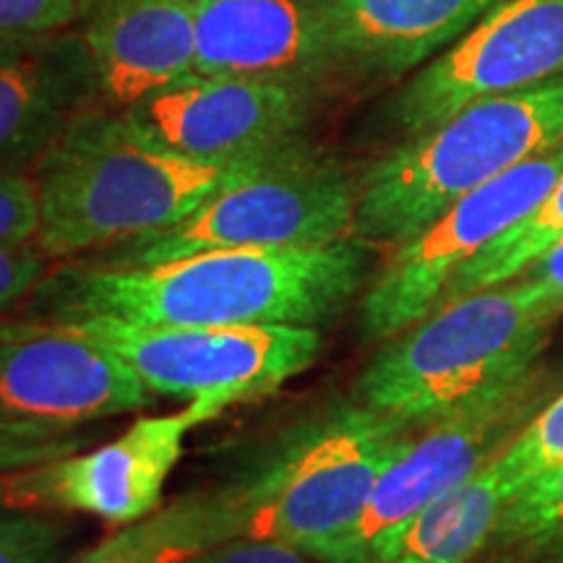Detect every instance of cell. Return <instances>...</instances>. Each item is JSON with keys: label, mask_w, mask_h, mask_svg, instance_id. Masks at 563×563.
<instances>
[{"label": "cell", "mask_w": 563, "mask_h": 563, "mask_svg": "<svg viewBox=\"0 0 563 563\" xmlns=\"http://www.w3.org/2000/svg\"><path fill=\"white\" fill-rule=\"evenodd\" d=\"M382 249L347 235L321 245L224 249L157 266L63 264L24 302V319H110L136 327H313L363 298Z\"/></svg>", "instance_id": "6da1fadb"}, {"label": "cell", "mask_w": 563, "mask_h": 563, "mask_svg": "<svg viewBox=\"0 0 563 563\" xmlns=\"http://www.w3.org/2000/svg\"><path fill=\"white\" fill-rule=\"evenodd\" d=\"M279 150L230 162L188 159L146 144L121 112L91 102L32 167L40 203L34 243L53 262H70L150 238L262 170Z\"/></svg>", "instance_id": "7a4b0ae2"}, {"label": "cell", "mask_w": 563, "mask_h": 563, "mask_svg": "<svg viewBox=\"0 0 563 563\" xmlns=\"http://www.w3.org/2000/svg\"><path fill=\"white\" fill-rule=\"evenodd\" d=\"M418 433L355 397L313 407L222 483L238 514V538L279 540L313 559L355 527L376 483Z\"/></svg>", "instance_id": "3957f363"}, {"label": "cell", "mask_w": 563, "mask_h": 563, "mask_svg": "<svg viewBox=\"0 0 563 563\" xmlns=\"http://www.w3.org/2000/svg\"><path fill=\"white\" fill-rule=\"evenodd\" d=\"M555 321L522 277L441 302L382 342L352 397L422 431L538 368Z\"/></svg>", "instance_id": "277c9868"}, {"label": "cell", "mask_w": 563, "mask_h": 563, "mask_svg": "<svg viewBox=\"0 0 563 563\" xmlns=\"http://www.w3.org/2000/svg\"><path fill=\"white\" fill-rule=\"evenodd\" d=\"M563 141V76L477 100L361 170L352 235L397 249L464 194Z\"/></svg>", "instance_id": "5b68a950"}, {"label": "cell", "mask_w": 563, "mask_h": 563, "mask_svg": "<svg viewBox=\"0 0 563 563\" xmlns=\"http://www.w3.org/2000/svg\"><path fill=\"white\" fill-rule=\"evenodd\" d=\"M361 173L311 139L282 146L262 170L224 188L191 217L104 251L108 266H157L207 251L321 245L352 235Z\"/></svg>", "instance_id": "8992f818"}, {"label": "cell", "mask_w": 563, "mask_h": 563, "mask_svg": "<svg viewBox=\"0 0 563 563\" xmlns=\"http://www.w3.org/2000/svg\"><path fill=\"white\" fill-rule=\"evenodd\" d=\"M115 352L154 394L188 397L209 420L232 405L269 397L319 361L313 327H136L89 319L60 323Z\"/></svg>", "instance_id": "52a82bcc"}, {"label": "cell", "mask_w": 563, "mask_h": 563, "mask_svg": "<svg viewBox=\"0 0 563 563\" xmlns=\"http://www.w3.org/2000/svg\"><path fill=\"white\" fill-rule=\"evenodd\" d=\"M543 365L422 428L376 483L355 527L313 555L319 563H382L399 532L446 490L481 473L553 397Z\"/></svg>", "instance_id": "ba28073f"}, {"label": "cell", "mask_w": 563, "mask_h": 563, "mask_svg": "<svg viewBox=\"0 0 563 563\" xmlns=\"http://www.w3.org/2000/svg\"><path fill=\"white\" fill-rule=\"evenodd\" d=\"M563 175V141L454 201L439 220L391 249L357 300V340L382 344L426 319L462 264L522 222Z\"/></svg>", "instance_id": "9c48e42d"}, {"label": "cell", "mask_w": 563, "mask_h": 563, "mask_svg": "<svg viewBox=\"0 0 563 563\" xmlns=\"http://www.w3.org/2000/svg\"><path fill=\"white\" fill-rule=\"evenodd\" d=\"M555 76H563V0H501L394 91L382 129L402 141L485 97Z\"/></svg>", "instance_id": "30bf717a"}, {"label": "cell", "mask_w": 563, "mask_h": 563, "mask_svg": "<svg viewBox=\"0 0 563 563\" xmlns=\"http://www.w3.org/2000/svg\"><path fill=\"white\" fill-rule=\"evenodd\" d=\"M323 91L300 84L191 74L121 110L129 129L157 150L230 162L308 136Z\"/></svg>", "instance_id": "8fae6325"}, {"label": "cell", "mask_w": 563, "mask_h": 563, "mask_svg": "<svg viewBox=\"0 0 563 563\" xmlns=\"http://www.w3.org/2000/svg\"><path fill=\"white\" fill-rule=\"evenodd\" d=\"M201 422L209 418L194 402L170 415L139 418L115 441L3 475V506L89 514L118 527L139 522L162 506L167 477L188 433Z\"/></svg>", "instance_id": "7c38bea8"}, {"label": "cell", "mask_w": 563, "mask_h": 563, "mask_svg": "<svg viewBox=\"0 0 563 563\" xmlns=\"http://www.w3.org/2000/svg\"><path fill=\"white\" fill-rule=\"evenodd\" d=\"M154 391L115 352L60 323L0 336V420L89 426L139 412Z\"/></svg>", "instance_id": "4fadbf2b"}, {"label": "cell", "mask_w": 563, "mask_h": 563, "mask_svg": "<svg viewBox=\"0 0 563 563\" xmlns=\"http://www.w3.org/2000/svg\"><path fill=\"white\" fill-rule=\"evenodd\" d=\"M194 74L300 84L336 76L323 0H194Z\"/></svg>", "instance_id": "5bb4252c"}, {"label": "cell", "mask_w": 563, "mask_h": 563, "mask_svg": "<svg viewBox=\"0 0 563 563\" xmlns=\"http://www.w3.org/2000/svg\"><path fill=\"white\" fill-rule=\"evenodd\" d=\"M97 104L125 110L194 74V0H79Z\"/></svg>", "instance_id": "9a60e30c"}, {"label": "cell", "mask_w": 563, "mask_h": 563, "mask_svg": "<svg viewBox=\"0 0 563 563\" xmlns=\"http://www.w3.org/2000/svg\"><path fill=\"white\" fill-rule=\"evenodd\" d=\"M501 0H323L344 79L399 81L452 47Z\"/></svg>", "instance_id": "2e32d148"}, {"label": "cell", "mask_w": 563, "mask_h": 563, "mask_svg": "<svg viewBox=\"0 0 563 563\" xmlns=\"http://www.w3.org/2000/svg\"><path fill=\"white\" fill-rule=\"evenodd\" d=\"M97 102L79 32L0 42V170L32 173L70 118Z\"/></svg>", "instance_id": "e0dca14e"}, {"label": "cell", "mask_w": 563, "mask_h": 563, "mask_svg": "<svg viewBox=\"0 0 563 563\" xmlns=\"http://www.w3.org/2000/svg\"><path fill=\"white\" fill-rule=\"evenodd\" d=\"M238 538V514L224 485L178 496L139 522L118 527L66 563H186Z\"/></svg>", "instance_id": "ac0fdd59"}, {"label": "cell", "mask_w": 563, "mask_h": 563, "mask_svg": "<svg viewBox=\"0 0 563 563\" xmlns=\"http://www.w3.org/2000/svg\"><path fill=\"white\" fill-rule=\"evenodd\" d=\"M496 460L426 506L382 563H481L511 498Z\"/></svg>", "instance_id": "d6986e66"}, {"label": "cell", "mask_w": 563, "mask_h": 563, "mask_svg": "<svg viewBox=\"0 0 563 563\" xmlns=\"http://www.w3.org/2000/svg\"><path fill=\"white\" fill-rule=\"evenodd\" d=\"M563 238V175L555 183V188L548 194V199L540 203L532 214H527L522 222H517L504 235L485 245L481 253H475L467 264H462L452 282L443 290L441 302L464 298L477 290L501 285L519 277L527 266L538 262L543 253L559 243Z\"/></svg>", "instance_id": "ffe728a7"}, {"label": "cell", "mask_w": 563, "mask_h": 563, "mask_svg": "<svg viewBox=\"0 0 563 563\" xmlns=\"http://www.w3.org/2000/svg\"><path fill=\"white\" fill-rule=\"evenodd\" d=\"M561 543L563 464L514 493L481 563H545Z\"/></svg>", "instance_id": "44dd1931"}, {"label": "cell", "mask_w": 563, "mask_h": 563, "mask_svg": "<svg viewBox=\"0 0 563 563\" xmlns=\"http://www.w3.org/2000/svg\"><path fill=\"white\" fill-rule=\"evenodd\" d=\"M496 462L511 496L532 477L563 464V389L534 412Z\"/></svg>", "instance_id": "7402d4cb"}, {"label": "cell", "mask_w": 563, "mask_h": 563, "mask_svg": "<svg viewBox=\"0 0 563 563\" xmlns=\"http://www.w3.org/2000/svg\"><path fill=\"white\" fill-rule=\"evenodd\" d=\"M74 527L60 514L0 506V563H66Z\"/></svg>", "instance_id": "603a6c76"}, {"label": "cell", "mask_w": 563, "mask_h": 563, "mask_svg": "<svg viewBox=\"0 0 563 563\" xmlns=\"http://www.w3.org/2000/svg\"><path fill=\"white\" fill-rule=\"evenodd\" d=\"M91 441L95 435L81 431V426L0 420V477L81 452Z\"/></svg>", "instance_id": "cb8c5ba5"}, {"label": "cell", "mask_w": 563, "mask_h": 563, "mask_svg": "<svg viewBox=\"0 0 563 563\" xmlns=\"http://www.w3.org/2000/svg\"><path fill=\"white\" fill-rule=\"evenodd\" d=\"M79 16V0H0V42L66 32Z\"/></svg>", "instance_id": "d4e9b609"}, {"label": "cell", "mask_w": 563, "mask_h": 563, "mask_svg": "<svg viewBox=\"0 0 563 563\" xmlns=\"http://www.w3.org/2000/svg\"><path fill=\"white\" fill-rule=\"evenodd\" d=\"M40 230V203L32 173L0 170V245L32 243Z\"/></svg>", "instance_id": "484cf974"}, {"label": "cell", "mask_w": 563, "mask_h": 563, "mask_svg": "<svg viewBox=\"0 0 563 563\" xmlns=\"http://www.w3.org/2000/svg\"><path fill=\"white\" fill-rule=\"evenodd\" d=\"M51 264L53 258H47L34 241L0 245V316L19 302H26L34 287L47 277Z\"/></svg>", "instance_id": "4316f807"}, {"label": "cell", "mask_w": 563, "mask_h": 563, "mask_svg": "<svg viewBox=\"0 0 563 563\" xmlns=\"http://www.w3.org/2000/svg\"><path fill=\"white\" fill-rule=\"evenodd\" d=\"M186 563H319L300 548L264 538H232Z\"/></svg>", "instance_id": "83f0119b"}, {"label": "cell", "mask_w": 563, "mask_h": 563, "mask_svg": "<svg viewBox=\"0 0 563 563\" xmlns=\"http://www.w3.org/2000/svg\"><path fill=\"white\" fill-rule=\"evenodd\" d=\"M525 279L527 290L548 313L561 319L563 316V238L553 243L538 262L527 266L519 274Z\"/></svg>", "instance_id": "f1b7e54d"}, {"label": "cell", "mask_w": 563, "mask_h": 563, "mask_svg": "<svg viewBox=\"0 0 563 563\" xmlns=\"http://www.w3.org/2000/svg\"><path fill=\"white\" fill-rule=\"evenodd\" d=\"M26 327H30V321H21V319L5 321V319H0V336L16 334V332H21V329H26Z\"/></svg>", "instance_id": "f546056e"}, {"label": "cell", "mask_w": 563, "mask_h": 563, "mask_svg": "<svg viewBox=\"0 0 563 563\" xmlns=\"http://www.w3.org/2000/svg\"><path fill=\"white\" fill-rule=\"evenodd\" d=\"M555 559H563V543H561L559 548H555V551L551 553V559H548V561H555ZM548 561H545V563H548Z\"/></svg>", "instance_id": "4dcf8cb0"}, {"label": "cell", "mask_w": 563, "mask_h": 563, "mask_svg": "<svg viewBox=\"0 0 563 563\" xmlns=\"http://www.w3.org/2000/svg\"><path fill=\"white\" fill-rule=\"evenodd\" d=\"M548 563H563V559H555V561H548Z\"/></svg>", "instance_id": "1f68e13d"}, {"label": "cell", "mask_w": 563, "mask_h": 563, "mask_svg": "<svg viewBox=\"0 0 563 563\" xmlns=\"http://www.w3.org/2000/svg\"><path fill=\"white\" fill-rule=\"evenodd\" d=\"M0 506H3V493H0Z\"/></svg>", "instance_id": "d6a6232c"}]
</instances>
